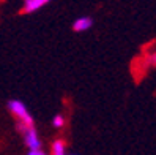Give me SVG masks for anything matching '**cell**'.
<instances>
[{
    "label": "cell",
    "mask_w": 156,
    "mask_h": 155,
    "mask_svg": "<svg viewBox=\"0 0 156 155\" xmlns=\"http://www.w3.org/2000/svg\"><path fill=\"white\" fill-rule=\"evenodd\" d=\"M19 130L22 135V141L29 155H44L43 142L40 139L38 130L35 128V124L32 125H19Z\"/></svg>",
    "instance_id": "obj_1"
},
{
    "label": "cell",
    "mask_w": 156,
    "mask_h": 155,
    "mask_svg": "<svg viewBox=\"0 0 156 155\" xmlns=\"http://www.w3.org/2000/svg\"><path fill=\"white\" fill-rule=\"evenodd\" d=\"M8 111L13 114V117L17 120L19 125H32V124H35L29 108H27L25 103L21 101V100H10V101H8Z\"/></svg>",
    "instance_id": "obj_2"
},
{
    "label": "cell",
    "mask_w": 156,
    "mask_h": 155,
    "mask_svg": "<svg viewBox=\"0 0 156 155\" xmlns=\"http://www.w3.org/2000/svg\"><path fill=\"white\" fill-rule=\"evenodd\" d=\"M48 3H51V0H22V11L30 14L44 8Z\"/></svg>",
    "instance_id": "obj_3"
},
{
    "label": "cell",
    "mask_w": 156,
    "mask_h": 155,
    "mask_svg": "<svg viewBox=\"0 0 156 155\" xmlns=\"http://www.w3.org/2000/svg\"><path fill=\"white\" fill-rule=\"evenodd\" d=\"M91 27H93V17H90V16H79L77 19L73 22V30L77 32V33L87 32Z\"/></svg>",
    "instance_id": "obj_4"
},
{
    "label": "cell",
    "mask_w": 156,
    "mask_h": 155,
    "mask_svg": "<svg viewBox=\"0 0 156 155\" xmlns=\"http://www.w3.org/2000/svg\"><path fill=\"white\" fill-rule=\"evenodd\" d=\"M51 152L54 155H65L66 153V142L63 141V139H55V141H52L51 144Z\"/></svg>",
    "instance_id": "obj_5"
},
{
    "label": "cell",
    "mask_w": 156,
    "mask_h": 155,
    "mask_svg": "<svg viewBox=\"0 0 156 155\" xmlns=\"http://www.w3.org/2000/svg\"><path fill=\"white\" fill-rule=\"evenodd\" d=\"M65 117H63V114H55L51 119V125L54 127V128L55 130H60V128H63V127H65Z\"/></svg>",
    "instance_id": "obj_6"
},
{
    "label": "cell",
    "mask_w": 156,
    "mask_h": 155,
    "mask_svg": "<svg viewBox=\"0 0 156 155\" xmlns=\"http://www.w3.org/2000/svg\"><path fill=\"white\" fill-rule=\"evenodd\" d=\"M150 62H151V65H154L156 67V52L153 54V56H151V59H150Z\"/></svg>",
    "instance_id": "obj_7"
}]
</instances>
